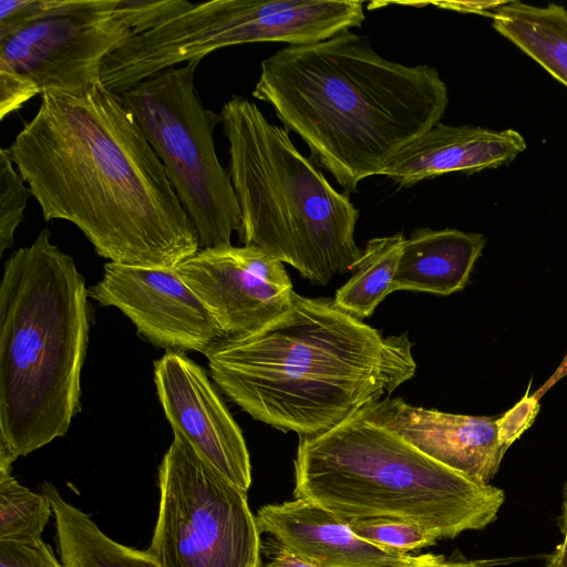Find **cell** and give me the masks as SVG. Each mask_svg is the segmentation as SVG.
<instances>
[{
    "label": "cell",
    "instance_id": "obj_1",
    "mask_svg": "<svg viewBox=\"0 0 567 567\" xmlns=\"http://www.w3.org/2000/svg\"><path fill=\"white\" fill-rule=\"evenodd\" d=\"M7 148L45 220L74 224L110 262L176 268L197 231L122 96L102 82L43 92Z\"/></svg>",
    "mask_w": 567,
    "mask_h": 567
},
{
    "label": "cell",
    "instance_id": "obj_2",
    "mask_svg": "<svg viewBox=\"0 0 567 567\" xmlns=\"http://www.w3.org/2000/svg\"><path fill=\"white\" fill-rule=\"evenodd\" d=\"M409 334L383 336L331 298L293 291L261 328L205 354L221 391L254 420L299 437L324 433L412 379Z\"/></svg>",
    "mask_w": 567,
    "mask_h": 567
},
{
    "label": "cell",
    "instance_id": "obj_3",
    "mask_svg": "<svg viewBox=\"0 0 567 567\" xmlns=\"http://www.w3.org/2000/svg\"><path fill=\"white\" fill-rule=\"evenodd\" d=\"M252 96L272 106L346 194L381 175L449 104L436 69L384 59L350 30L278 50L261 62Z\"/></svg>",
    "mask_w": 567,
    "mask_h": 567
},
{
    "label": "cell",
    "instance_id": "obj_4",
    "mask_svg": "<svg viewBox=\"0 0 567 567\" xmlns=\"http://www.w3.org/2000/svg\"><path fill=\"white\" fill-rule=\"evenodd\" d=\"M89 290L42 229L4 264L0 286V472L63 436L80 409Z\"/></svg>",
    "mask_w": 567,
    "mask_h": 567
},
{
    "label": "cell",
    "instance_id": "obj_5",
    "mask_svg": "<svg viewBox=\"0 0 567 567\" xmlns=\"http://www.w3.org/2000/svg\"><path fill=\"white\" fill-rule=\"evenodd\" d=\"M296 498L342 519L395 518L442 538L493 523L504 492L430 458L365 409L331 430L299 437Z\"/></svg>",
    "mask_w": 567,
    "mask_h": 567
},
{
    "label": "cell",
    "instance_id": "obj_6",
    "mask_svg": "<svg viewBox=\"0 0 567 567\" xmlns=\"http://www.w3.org/2000/svg\"><path fill=\"white\" fill-rule=\"evenodd\" d=\"M219 115L240 209V241L290 265L313 285L352 271L362 249L354 240L359 210L349 196L254 102L234 95Z\"/></svg>",
    "mask_w": 567,
    "mask_h": 567
},
{
    "label": "cell",
    "instance_id": "obj_7",
    "mask_svg": "<svg viewBox=\"0 0 567 567\" xmlns=\"http://www.w3.org/2000/svg\"><path fill=\"white\" fill-rule=\"evenodd\" d=\"M199 62L167 69L120 95L162 162L204 249L231 245L240 209L215 150L220 115L203 105L195 86Z\"/></svg>",
    "mask_w": 567,
    "mask_h": 567
},
{
    "label": "cell",
    "instance_id": "obj_8",
    "mask_svg": "<svg viewBox=\"0 0 567 567\" xmlns=\"http://www.w3.org/2000/svg\"><path fill=\"white\" fill-rule=\"evenodd\" d=\"M174 0H60L43 16L0 30V84L28 100L101 82L104 58L174 8Z\"/></svg>",
    "mask_w": 567,
    "mask_h": 567
},
{
    "label": "cell",
    "instance_id": "obj_9",
    "mask_svg": "<svg viewBox=\"0 0 567 567\" xmlns=\"http://www.w3.org/2000/svg\"><path fill=\"white\" fill-rule=\"evenodd\" d=\"M147 550L162 567H260L261 538L244 492L179 433L158 467Z\"/></svg>",
    "mask_w": 567,
    "mask_h": 567
},
{
    "label": "cell",
    "instance_id": "obj_10",
    "mask_svg": "<svg viewBox=\"0 0 567 567\" xmlns=\"http://www.w3.org/2000/svg\"><path fill=\"white\" fill-rule=\"evenodd\" d=\"M363 6L359 0L188 1L164 22L163 47L177 64L200 61L230 45L315 43L360 27Z\"/></svg>",
    "mask_w": 567,
    "mask_h": 567
},
{
    "label": "cell",
    "instance_id": "obj_11",
    "mask_svg": "<svg viewBox=\"0 0 567 567\" xmlns=\"http://www.w3.org/2000/svg\"><path fill=\"white\" fill-rule=\"evenodd\" d=\"M175 269L226 337L261 328L287 309L293 293L284 264L256 246L199 249Z\"/></svg>",
    "mask_w": 567,
    "mask_h": 567
},
{
    "label": "cell",
    "instance_id": "obj_12",
    "mask_svg": "<svg viewBox=\"0 0 567 567\" xmlns=\"http://www.w3.org/2000/svg\"><path fill=\"white\" fill-rule=\"evenodd\" d=\"M89 295L120 309L152 343L171 351L203 354L225 332L175 268L106 262Z\"/></svg>",
    "mask_w": 567,
    "mask_h": 567
},
{
    "label": "cell",
    "instance_id": "obj_13",
    "mask_svg": "<svg viewBox=\"0 0 567 567\" xmlns=\"http://www.w3.org/2000/svg\"><path fill=\"white\" fill-rule=\"evenodd\" d=\"M154 382L173 432L247 492L251 464L244 435L206 372L184 354L167 351L154 362Z\"/></svg>",
    "mask_w": 567,
    "mask_h": 567
},
{
    "label": "cell",
    "instance_id": "obj_14",
    "mask_svg": "<svg viewBox=\"0 0 567 567\" xmlns=\"http://www.w3.org/2000/svg\"><path fill=\"white\" fill-rule=\"evenodd\" d=\"M365 410L430 458L478 484L491 483L508 450L494 417L416 408L391 396Z\"/></svg>",
    "mask_w": 567,
    "mask_h": 567
},
{
    "label": "cell",
    "instance_id": "obj_15",
    "mask_svg": "<svg viewBox=\"0 0 567 567\" xmlns=\"http://www.w3.org/2000/svg\"><path fill=\"white\" fill-rule=\"evenodd\" d=\"M255 516L260 534L321 567H395L414 558L359 537L347 520L302 498L265 505Z\"/></svg>",
    "mask_w": 567,
    "mask_h": 567
},
{
    "label": "cell",
    "instance_id": "obj_16",
    "mask_svg": "<svg viewBox=\"0 0 567 567\" xmlns=\"http://www.w3.org/2000/svg\"><path fill=\"white\" fill-rule=\"evenodd\" d=\"M525 148V138L512 128L495 131L440 122L404 146L381 175L409 187L446 173L497 168L514 161Z\"/></svg>",
    "mask_w": 567,
    "mask_h": 567
},
{
    "label": "cell",
    "instance_id": "obj_17",
    "mask_svg": "<svg viewBox=\"0 0 567 567\" xmlns=\"http://www.w3.org/2000/svg\"><path fill=\"white\" fill-rule=\"evenodd\" d=\"M486 238L458 229L416 228L405 238L393 291L412 290L449 296L462 290Z\"/></svg>",
    "mask_w": 567,
    "mask_h": 567
},
{
    "label": "cell",
    "instance_id": "obj_18",
    "mask_svg": "<svg viewBox=\"0 0 567 567\" xmlns=\"http://www.w3.org/2000/svg\"><path fill=\"white\" fill-rule=\"evenodd\" d=\"M54 517L55 548L63 567H162L146 549L109 537L91 516L65 501L50 482L41 485Z\"/></svg>",
    "mask_w": 567,
    "mask_h": 567
},
{
    "label": "cell",
    "instance_id": "obj_19",
    "mask_svg": "<svg viewBox=\"0 0 567 567\" xmlns=\"http://www.w3.org/2000/svg\"><path fill=\"white\" fill-rule=\"evenodd\" d=\"M494 29L567 86V9L503 1L491 14Z\"/></svg>",
    "mask_w": 567,
    "mask_h": 567
},
{
    "label": "cell",
    "instance_id": "obj_20",
    "mask_svg": "<svg viewBox=\"0 0 567 567\" xmlns=\"http://www.w3.org/2000/svg\"><path fill=\"white\" fill-rule=\"evenodd\" d=\"M405 237L401 231L371 238L357 261L351 278L340 287L334 305L362 320L393 292V281Z\"/></svg>",
    "mask_w": 567,
    "mask_h": 567
},
{
    "label": "cell",
    "instance_id": "obj_21",
    "mask_svg": "<svg viewBox=\"0 0 567 567\" xmlns=\"http://www.w3.org/2000/svg\"><path fill=\"white\" fill-rule=\"evenodd\" d=\"M53 515L42 493L20 484L11 472H0V543L35 544Z\"/></svg>",
    "mask_w": 567,
    "mask_h": 567
},
{
    "label": "cell",
    "instance_id": "obj_22",
    "mask_svg": "<svg viewBox=\"0 0 567 567\" xmlns=\"http://www.w3.org/2000/svg\"><path fill=\"white\" fill-rule=\"evenodd\" d=\"M344 520L359 537L383 548L405 554L440 540L426 528L402 519L373 517Z\"/></svg>",
    "mask_w": 567,
    "mask_h": 567
},
{
    "label": "cell",
    "instance_id": "obj_23",
    "mask_svg": "<svg viewBox=\"0 0 567 567\" xmlns=\"http://www.w3.org/2000/svg\"><path fill=\"white\" fill-rule=\"evenodd\" d=\"M14 168V163L7 148L0 152V251L14 244V231L23 219L28 198L32 195L30 187Z\"/></svg>",
    "mask_w": 567,
    "mask_h": 567
},
{
    "label": "cell",
    "instance_id": "obj_24",
    "mask_svg": "<svg viewBox=\"0 0 567 567\" xmlns=\"http://www.w3.org/2000/svg\"><path fill=\"white\" fill-rule=\"evenodd\" d=\"M0 567H63L44 540L35 544L0 543Z\"/></svg>",
    "mask_w": 567,
    "mask_h": 567
},
{
    "label": "cell",
    "instance_id": "obj_25",
    "mask_svg": "<svg viewBox=\"0 0 567 567\" xmlns=\"http://www.w3.org/2000/svg\"><path fill=\"white\" fill-rule=\"evenodd\" d=\"M539 411V400L529 394V386L512 409L496 419L498 436L502 443L509 447L533 424Z\"/></svg>",
    "mask_w": 567,
    "mask_h": 567
},
{
    "label": "cell",
    "instance_id": "obj_26",
    "mask_svg": "<svg viewBox=\"0 0 567 567\" xmlns=\"http://www.w3.org/2000/svg\"><path fill=\"white\" fill-rule=\"evenodd\" d=\"M265 549L270 550V561L268 564L271 567H321L320 565L292 553L278 542L276 546L274 542H268L267 548Z\"/></svg>",
    "mask_w": 567,
    "mask_h": 567
},
{
    "label": "cell",
    "instance_id": "obj_27",
    "mask_svg": "<svg viewBox=\"0 0 567 567\" xmlns=\"http://www.w3.org/2000/svg\"><path fill=\"white\" fill-rule=\"evenodd\" d=\"M503 1H471V2H460V1H450V2H434L435 6H439L443 9L455 10L461 12H471V13H480L489 16L494 12L496 8H498Z\"/></svg>",
    "mask_w": 567,
    "mask_h": 567
},
{
    "label": "cell",
    "instance_id": "obj_28",
    "mask_svg": "<svg viewBox=\"0 0 567 567\" xmlns=\"http://www.w3.org/2000/svg\"><path fill=\"white\" fill-rule=\"evenodd\" d=\"M395 567H482L473 561H454L445 560L443 556L433 554H423L414 556V558L405 564Z\"/></svg>",
    "mask_w": 567,
    "mask_h": 567
},
{
    "label": "cell",
    "instance_id": "obj_29",
    "mask_svg": "<svg viewBox=\"0 0 567 567\" xmlns=\"http://www.w3.org/2000/svg\"><path fill=\"white\" fill-rule=\"evenodd\" d=\"M567 377V354L564 357L563 361L556 369V371L549 377V379L538 389L533 395L535 399L540 400V398L563 378Z\"/></svg>",
    "mask_w": 567,
    "mask_h": 567
},
{
    "label": "cell",
    "instance_id": "obj_30",
    "mask_svg": "<svg viewBox=\"0 0 567 567\" xmlns=\"http://www.w3.org/2000/svg\"><path fill=\"white\" fill-rule=\"evenodd\" d=\"M547 567H567V537L548 556Z\"/></svg>",
    "mask_w": 567,
    "mask_h": 567
},
{
    "label": "cell",
    "instance_id": "obj_31",
    "mask_svg": "<svg viewBox=\"0 0 567 567\" xmlns=\"http://www.w3.org/2000/svg\"><path fill=\"white\" fill-rule=\"evenodd\" d=\"M558 527L564 537H567V481L563 487L561 513L558 517Z\"/></svg>",
    "mask_w": 567,
    "mask_h": 567
},
{
    "label": "cell",
    "instance_id": "obj_32",
    "mask_svg": "<svg viewBox=\"0 0 567 567\" xmlns=\"http://www.w3.org/2000/svg\"><path fill=\"white\" fill-rule=\"evenodd\" d=\"M260 567H271L268 563L265 565H261Z\"/></svg>",
    "mask_w": 567,
    "mask_h": 567
}]
</instances>
